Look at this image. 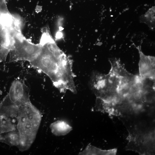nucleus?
<instances>
[{
    "mask_svg": "<svg viewBox=\"0 0 155 155\" xmlns=\"http://www.w3.org/2000/svg\"><path fill=\"white\" fill-rule=\"evenodd\" d=\"M90 86L96 98L110 102L115 96V89L107 74L94 72L91 76Z\"/></svg>",
    "mask_w": 155,
    "mask_h": 155,
    "instance_id": "obj_6",
    "label": "nucleus"
},
{
    "mask_svg": "<svg viewBox=\"0 0 155 155\" xmlns=\"http://www.w3.org/2000/svg\"><path fill=\"white\" fill-rule=\"evenodd\" d=\"M41 32L40 51L30 63L47 75L61 92L68 90L76 94L72 61L57 46L48 26Z\"/></svg>",
    "mask_w": 155,
    "mask_h": 155,
    "instance_id": "obj_1",
    "label": "nucleus"
},
{
    "mask_svg": "<svg viewBox=\"0 0 155 155\" xmlns=\"http://www.w3.org/2000/svg\"><path fill=\"white\" fill-rule=\"evenodd\" d=\"M155 131H144L135 128L129 132L127 149L135 151L142 155L152 154L155 151Z\"/></svg>",
    "mask_w": 155,
    "mask_h": 155,
    "instance_id": "obj_5",
    "label": "nucleus"
},
{
    "mask_svg": "<svg viewBox=\"0 0 155 155\" xmlns=\"http://www.w3.org/2000/svg\"><path fill=\"white\" fill-rule=\"evenodd\" d=\"M17 131L20 137L18 148L21 151L28 149L34 140L40 123V111L31 102L20 105Z\"/></svg>",
    "mask_w": 155,
    "mask_h": 155,
    "instance_id": "obj_2",
    "label": "nucleus"
},
{
    "mask_svg": "<svg viewBox=\"0 0 155 155\" xmlns=\"http://www.w3.org/2000/svg\"><path fill=\"white\" fill-rule=\"evenodd\" d=\"M22 25L16 24L11 29L12 44L9 53V62L25 61L30 63L35 59L40 50L39 43H32L23 35Z\"/></svg>",
    "mask_w": 155,
    "mask_h": 155,
    "instance_id": "obj_3",
    "label": "nucleus"
},
{
    "mask_svg": "<svg viewBox=\"0 0 155 155\" xmlns=\"http://www.w3.org/2000/svg\"><path fill=\"white\" fill-rule=\"evenodd\" d=\"M50 128L55 135L60 136L66 135L72 130V127L66 122L58 120L51 123Z\"/></svg>",
    "mask_w": 155,
    "mask_h": 155,
    "instance_id": "obj_9",
    "label": "nucleus"
},
{
    "mask_svg": "<svg viewBox=\"0 0 155 155\" xmlns=\"http://www.w3.org/2000/svg\"><path fill=\"white\" fill-rule=\"evenodd\" d=\"M0 103V142L16 146L19 137L16 132L17 119L9 102L3 99Z\"/></svg>",
    "mask_w": 155,
    "mask_h": 155,
    "instance_id": "obj_4",
    "label": "nucleus"
},
{
    "mask_svg": "<svg viewBox=\"0 0 155 155\" xmlns=\"http://www.w3.org/2000/svg\"><path fill=\"white\" fill-rule=\"evenodd\" d=\"M117 149H113L108 150H104L90 144H89L82 152L79 153L80 155H115Z\"/></svg>",
    "mask_w": 155,
    "mask_h": 155,
    "instance_id": "obj_10",
    "label": "nucleus"
},
{
    "mask_svg": "<svg viewBox=\"0 0 155 155\" xmlns=\"http://www.w3.org/2000/svg\"><path fill=\"white\" fill-rule=\"evenodd\" d=\"M7 95L11 100L18 105L30 101L29 89L24 83L18 80L12 82Z\"/></svg>",
    "mask_w": 155,
    "mask_h": 155,
    "instance_id": "obj_7",
    "label": "nucleus"
},
{
    "mask_svg": "<svg viewBox=\"0 0 155 155\" xmlns=\"http://www.w3.org/2000/svg\"><path fill=\"white\" fill-rule=\"evenodd\" d=\"M140 55L139 63V75L144 78L155 80V58L144 55L138 46Z\"/></svg>",
    "mask_w": 155,
    "mask_h": 155,
    "instance_id": "obj_8",
    "label": "nucleus"
}]
</instances>
